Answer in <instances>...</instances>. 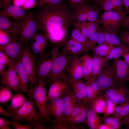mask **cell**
Segmentation results:
<instances>
[{
	"instance_id": "cell-1",
	"label": "cell",
	"mask_w": 129,
	"mask_h": 129,
	"mask_svg": "<svg viewBox=\"0 0 129 129\" xmlns=\"http://www.w3.org/2000/svg\"><path fill=\"white\" fill-rule=\"evenodd\" d=\"M38 9L34 14L38 31L44 34L55 45H63L68 38L74 22L73 13L69 7L66 5Z\"/></svg>"
},
{
	"instance_id": "cell-2",
	"label": "cell",
	"mask_w": 129,
	"mask_h": 129,
	"mask_svg": "<svg viewBox=\"0 0 129 129\" xmlns=\"http://www.w3.org/2000/svg\"><path fill=\"white\" fill-rule=\"evenodd\" d=\"M45 80L42 81L29 89L28 97L32 99L38 111L47 123H51V119L48 109Z\"/></svg>"
},
{
	"instance_id": "cell-3",
	"label": "cell",
	"mask_w": 129,
	"mask_h": 129,
	"mask_svg": "<svg viewBox=\"0 0 129 129\" xmlns=\"http://www.w3.org/2000/svg\"><path fill=\"white\" fill-rule=\"evenodd\" d=\"M35 104L32 99L29 97L27 98L24 105L19 110L10 113L12 120L25 121L32 125L33 127L42 122L46 123L39 111L36 109Z\"/></svg>"
},
{
	"instance_id": "cell-4",
	"label": "cell",
	"mask_w": 129,
	"mask_h": 129,
	"mask_svg": "<svg viewBox=\"0 0 129 129\" xmlns=\"http://www.w3.org/2000/svg\"><path fill=\"white\" fill-rule=\"evenodd\" d=\"M62 44L55 45L48 52L37 59L36 75L38 82L46 80L54 61L59 53Z\"/></svg>"
},
{
	"instance_id": "cell-5",
	"label": "cell",
	"mask_w": 129,
	"mask_h": 129,
	"mask_svg": "<svg viewBox=\"0 0 129 129\" xmlns=\"http://www.w3.org/2000/svg\"><path fill=\"white\" fill-rule=\"evenodd\" d=\"M73 9L74 22L89 21L99 22V15L102 10L100 7L84 4L76 6Z\"/></svg>"
},
{
	"instance_id": "cell-6",
	"label": "cell",
	"mask_w": 129,
	"mask_h": 129,
	"mask_svg": "<svg viewBox=\"0 0 129 129\" xmlns=\"http://www.w3.org/2000/svg\"><path fill=\"white\" fill-rule=\"evenodd\" d=\"M38 31L34 14L29 11L23 20L21 32L17 41L22 44H28L29 42H32Z\"/></svg>"
},
{
	"instance_id": "cell-7",
	"label": "cell",
	"mask_w": 129,
	"mask_h": 129,
	"mask_svg": "<svg viewBox=\"0 0 129 129\" xmlns=\"http://www.w3.org/2000/svg\"><path fill=\"white\" fill-rule=\"evenodd\" d=\"M73 57L65 53L61 49L54 60L46 81L51 83L54 79L60 77L71 60Z\"/></svg>"
},
{
	"instance_id": "cell-8",
	"label": "cell",
	"mask_w": 129,
	"mask_h": 129,
	"mask_svg": "<svg viewBox=\"0 0 129 129\" xmlns=\"http://www.w3.org/2000/svg\"><path fill=\"white\" fill-rule=\"evenodd\" d=\"M37 59L35 54L30 48L25 46L21 55L22 62L28 75L30 88L38 83L36 75Z\"/></svg>"
},
{
	"instance_id": "cell-9",
	"label": "cell",
	"mask_w": 129,
	"mask_h": 129,
	"mask_svg": "<svg viewBox=\"0 0 129 129\" xmlns=\"http://www.w3.org/2000/svg\"><path fill=\"white\" fill-rule=\"evenodd\" d=\"M103 91L102 96L116 105L123 104L129 100V90L125 82L118 84Z\"/></svg>"
},
{
	"instance_id": "cell-10",
	"label": "cell",
	"mask_w": 129,
	"mask_h": 129,
	"mask_svg": "<svg viewBox=\"0 0 129 129\" xmlns=\"http://www.w3.org/2000/svg\"><path fill=\"white\" fill-rule=\"evenodd\" d=\"M122 19L118 13L112 11H104L99 18V22L105 30L118 34L121 27Z\"/></svg>"
},
{
	"instance_id": "cell-11",
	"label": "cell",
	"mask_w": 129,
	"mask_h": 129,
	"mask_svg": "<svg viewBox=\"0 0 129 129\" xmlns=\"http://www.w3.org/2000/svg\"><path fill=\"white\" fill-rule=\"evenodd\" d=\"M107 62L95 79L102 92L106 89L118 84L116 81L113 72L112 64Z\"/></svg>"
},
{
	"instance_id": "cell-12",
	"label": "cell",
	"mask_w": 129,
	"mask_h": 129,
	"mask_svg": "<svg viewBox=\"0 0 129 129\" xmlns=\"http://www.w3.org/2000/svg\"><path fill=\"white\" fill-rule=\"evenodd\" d=\"M71 88L70 84L66 80L61 77L54 79L47 94L48 102L61 97Z\"/></svg>"
},
{
	"instance_id": "cell-13",
	"label": "cell",
	"mask_w": 129,
	"mask_h": 129,
	"mask_svg": "<svg viewBox=\"0 0 129 129\" xmlns=\"http://www.w3.org/2000/svg\"><path fill=\"white\" fill-rule=\"evenodd\" d=\"M0 86L8 87L16 93L22 91L18 79L14 64L9 67L7 72L0 75Z\"/></svg>"
},
{
	"instance_id": "cell-14",
	"label": "cell",
	"mask_w": 129,
	"mask_h": 129,
	"mask_svg": "<svg viewBox=\"0 0 129 129\" xmlns=\"http://www.w3.org/2000/svg\"><path fill=\"white\" fill-rule=\"evenodd\" d=\"M23 20H15L0 16V28L6 31L16 41L20 35Z\"/></svg>"
},
{
	"instance_id": "cell-15",
	"label": "cell",
	"mask_w": 129,
	"mask_h": 129,
	"mask_svg": "<svg viewBox=\"0 0 129 129\" xmlns=\"http://www.w3.org/2000/svg\"><path fill=\"white\" fill-rule=\"evenodd\" d=\"M113 72L118 84L129 81V64L124 60L117 58L113 59L112 64Z\"/></svg>"
},
{
	"instance_id": "cell-16",
	"label": "cell",
	"mask_w": 129,
	"mask_h": 129,
	"mask_svg": "<svg viewBox=\"0 0 129 129\" xmlns=\"http://www.w3.org/2000/svg\"><path fill=\"white\" fill-rule=\"evenodd\" d=\"M73 26L79 30L87 39L94 34L101 31L103 28L99 22L89 21L74 22Z\"/></svg>"
},
{
	"instance_id": "cell-17",
	"label": "cell",
	"mask_w": 129,
	"mask_h": 129,
	"mask_svg": "<svg viewBox=\"0 0 129 129\" xmlns=\"http://www.w3.org/2000/svg\"><path fill=\"white\" fill-rule=\"evenodd\" d=\"M50 116L54 118V123L57 126L61 123L63 115V104L61 97L48 102Z\"/></svg>"
},
{
	"instance_id": "cell-18",
	"label": "cell",
	"mask_w": 129,
	"mask_h": 129,
	"mask_svg": "<svg viewBox=\"0 0 129 129\" xmlns=\"http://www.w3.org/2000/svg\"><path fill=\"white\" fill-rule=\"evenodd\" d=\"M14 66L22 90L28 95L29 91V77L22 65L21 55L15 61Z\"/></svg>"
},
{
	"instance_id": "cell-19",
	"label": "cell",
	"mask_w": 129,
	"mask_h": 129,
	"mask_svg": "<svg viewBox=\"0 0 129 129\" xmlns=\"http://www.w3.org/2000/svg\"><path fill=\"white\" fill-rule=\"evenodd\" d=\"M24 47L22 44L14 40L6 45H0V51L6 54L14 61L22 55Z\"/></svg>"
},
{
	"instance_id": "cell-20",
	"label": "cell",
	"mask_w": 129,
	"mask_h": 129,
	"mask_svg": "<svg viewBox=\"0 0 129 129\" xmlns=\"http://www.w3.org/2000/svg\"><path fill=\"white\" fill-rule=\"evenodd\" d=\"M27 13L21 7L13 5L3 8L0 11V16L8 17L15 20H23Z\"/></svg>"
},
{
	"instance_id": "cell-21",
	"label": "cell",
	"mask_w": 129,
	"mask_h": 129,
	"mask_svg": "<svg viewBox=\"0 0 129 129\" xmlns=\"http://www.w3.org/2000/svg\"><path fill=\"white\" fill-rule=\"evenodd\" d=\"M48 40L44 34L40 32L37 33L31 42L30 48L34 54L41 56L45 53Z\"/></svg>"
},
{
	"instance_id": "cell-22",
	"label": "cell",
	"mask_w": 129,
	"mask_h": 129,
	"mask_svg": "<svg viewBox=\"0 0 129 129\" xmlns=\"http://www.w3.org/2000/svg\"><path fill=\"white\" fill-rule=\"evenodd\" d=\"M67 75L71 78L80 80L83 76L82 68L78 55H75L66 68Z\"/></svg>"
},
{
	"instance_id": "cell-23",
	"label": "cell",
	"mask_w": 129,
	"mask_h": 129,
	"mask_svg": "<svg viewBox=\"0 0 129 129\" xmlns=\"http://www.w3.org/2000/svg\"><path fill=\"white\" fill-rule=\"evenodd\" d=\"M61 97L63 102V117L70 114L80 102L77 100L71 90Z\"/></svg>"
},
{
	"instance_id": "cell-24",
	"label": "cell",
	"mask_w": 129,
	"mask_h": 129,
	"mask_svg": "<svg viewBox=\"0 0 129 129\" xmlns=\"http://www.w3.org/2000/svg\"><path fill=\"white\" fill-rule=\"evenodd\" d=\"M86 123L90 129H99L102 119L92 108L90 103H86Z\"/></svg>"
},
{
	"instance_id": "cell-25",
	"label": "cell",
	"mask_w": 129,
	"mask_h": 129,
	"mask_svg": "<svg viewBox=\"0 0 129 129\" xmlns=\"http://www.w3.org/2000/svg\"><path fill=\"white\" fill-rule=\"evenodd\" d=\"M62 45L61 49L69 55H78L83 54L82 44L71 38L66 39Z\"/></svg>"
},
{
	"instance_id": "cell-26",
	"label": "cell",
	"mask_w": 129,
	"mask_h": 129,
	"mask_svg": "<svg viewBox=\"0 0 129 129\" xmlns=\"http://www.w3.org/2000/svg\"><path fill=\"white\" fill-rule=\"evenodd\" d=\"M123 0H105L100 7L102 10L112 11L119 13L122 20L124 13Z\"/></svg>"
},
{
	"instance_id": "cell-27",
	"label": "cell",
	"mask_w": 129,
	"mask_h": 129,
	"mask_svg": "<svg viewBox=\"0 0 129 129\" xmlns=\"http://www.w3.org/2000/svg\"><path fill=\"white\" fill-rule=\"evenodd\" d=\"M104 36L102 31L97 32L90 36L82 45L83 54L92 50L96 44L100 45L105 42Z\"/></svg>"
},
{
	"instance_id": "cell-28",
	"label": "cell",
	"mask_w": 129,
	"mask_h": 129,
	"mask_svg": "<svg viewBox=\"0 0 129 129\" xmlns=\"http://www.w3.org/2000/svg\"><path fill=\"white\" fill-rule=\"evenodd\" d=\"M92 59L91 56L86 54L79 58L83 71V78L87 81L91 78Z\"/></svg>"
},
{
	"instance_id": "cell-29",
	"label": "cell",
	"mask_w": 129,
	"mask_h": 129,
	"mask_svg": "<svg viewBox=\"0 0 129 129\" xmlns=\"http://www.w3.org/2000/svg\"><path fill=\"white\" fill-rule=\"evenodd\" d=\"M108 61L105 57L94 55L92 59L91 79H95Z\"/></svg>"
},
{
	"instance_id": "cell-30",
	"label": "cell",
	"mask_w": 129,
	"mask_h": 129,
	"mask_svg": "<svg viewBox=\"0 0 129 129\" xmlns=\"http://www.w3.org/2000/svg\"><path fill=\"white\" fill-rule=\"evenodd\" d=\"M60 77L66 80L69 82L72 89H75L80 91L83 94L85 102H86V84L80 80H75L71 78L65 72L62 74Z\"/></svg>"
},
{
	"instance_id": "cell-31",
	"label": "cell",
	"mask_w": 129,
	"mask_h": 129,
	"mask_svg": "<svg viewBox=\"0 0 129 129\" xmlns=\"http://www.w3.org/2000/svg\"><path fill=\"white\" fill-rule=\"evenodd\" d=\"M27 98L20 93L13 96L10 104L7 107V111L9 113L17 111L19 110L24 105Z\"/></svg>"
},
{
	"instance_id": "cell-32",
	"label": "cell",
	"mask_w": 129,
	"mask_h": 129,
	"mask_svg": "<svg viewBox=\"0 0 129 129\" xmlns=\"http://www.w3.org/2000/svg\"><path fill=\"white\" fill-rule=\"evenodd\" d=\"M129 52V46L124 45L113 48L109 53L105 56L108 60L119 58Z\"/></svg>"
},
{
	"instance_id": "cell-33",
	"label": "cell",
	"mask_w": 129,
	"mask_h": 129,
	"mask_svg": "<svg viewBox=\"0 0 129 129\" xmlns=\"http://www.w3.org/2000/svg\"><path fill=\"white\" fill-rule=\"evenodd\" d=\"M102 32L103 34L105 41L114 46L124 45L121 41L117 34L106 30L103 28Z\"/></svg>"
},
{
	"instance_id": "cell-34",
	"label": "cell",
	"mask_w": 129,
	"mask_h": 129,
	"mask_svg": "<svg viewBox=\"0 0 129 129\" xmlns=\"http://www.w3.org/2000/svg\"><path fill=\"white\" fill-rule=\"evenodd\" d=\"M114 47L113 45L105 41L102 44L95 46L92 50L94 55L105 57L109 53Z\"/></svg>"
},
{
	"instance_id": "cell-35",
	"label": "cell",
	"mask_w": 129,
	"mask_h": 129,
	"mask_svg": "<svg viewBox=\"0 0 129 129\" xmlns=\"http://www.w3.org/2000/svg\"><path fill=\"white\" fill-rule=\"evenodd\" d=\"M86 103L84 104L79 113L70 123L69 124L65 125L66 126H65L67 127V128H74L77 124L86 123Z\"/></svg>"
},
{
	"instance_id": "cell-36",
	"label": "cell",
	"mask_w": 129,
	"mask_h": 129,
	"mask_svg": "<svg viewBox=\"0 0 129 129\" xmlns=\"http://www.w3.org/2000/svg\"><path fill=\"white\" fill-rule=\"evenodd\" d=\"M93 109L97 113H104L107 105L105 98L102 96L96 97L90 103Z\"/></svg>"
},
{
	"instance_id": "cell-37",
	"label": "cell",
	"mask_w": 129,
	"mask_h": 129,
	"mask_svg": "<svg viewBox=\"0 0 129 129\" xmlns=\"http://www.w3.org/2000/svg\"><path fill=\"white\" fill-rule=\"evenodd\" d=\"M85 103L82 102H79L74 109L70 114L62 117L60 124H69L78 114Z\"/></svg>"
},
{
	"instance_id": "cell-38",
	"label": "cell",
	"mask_w": 129,
	"mask_h": 129,
	"mask_svg": "<svg viewBox=\"0 0 129 129\" xmlns=\"http://www.w3.org/2000/svg\"><path fill=\"white\" fill-rule=\"evenodd\" d=\"M10 88L4 86H0V103H4L11 100L13 95Z\"/></svg>"
},
{
	"instance_id": "cell-39",
	"label": "cell",
	"mask_w": 129,
	"mask_h": 129,
	"mask_svg": "<svg viewBox=\"0 0 129 129\" xmlns=\"http://www.w3.org/2000/svg\"><path fill=\"white\" fill-rule=\"evenodd\" d=\"M67 5L63 0H38L36 7L40 8L45 6H57Z\"/></svg>"
},
{
	"instance_id": "cell-40",
	"label": "cell",
	"mask_w": 129,
	"mask_h": 129,
	"mask_svg": "<svg viewBox=\"0 0 129 129\" xmlns=\"http://www.w3.org/2000/svg\"><path fill=\"white\" fill-rule=\"evenodd\" d=\"M70 38L83 45L87 39L78 29L74 27L71 31Z\"/></svg>"
},
{
	"instance_id": "cell-41",
	"label": "cell",
	"mask_w": 129,
	"mask_h": 129,
	"mask_svg": "<svg viewBox=\"0 0 129 129\" xmlns=\"http://www.w3.org/2000/svg\"><path fill=\"white\" fill-rule=\"evenodd\" d=\"M14 40L7 32L0 28V45H6Z\"/></svg>"
},
{
	"instance_id": "cell-42",
	"label": "cell",
	"mask_w": 129,
	"mask_h": 129,
	"mask_svg": "<svg viewBox=\"0 0 129 129\" xmlns=\"http://www.w3.org/2000/svg\"><path fill=\"white\" fill-rule=\"evenodd\" d=\"M15 61H13L8 55L0 51V64L9 67L14 64Z\"/></svg>"
},
{
	"instance_id": "cell-43",
	"label": "cell",
	"mask_w": 129,
	"mask_h": 129,
	"mask_svg": "<svg viewBox=\"0 0 129 129\" xmlns=\"http://www.w3.org/2000/svg\"><path fill=\"white\" fill-rule=\"evenodd\" d=\"M105 98L106 102L107 105L104 113L103 117H106L111 114H113L116 104L109 100Z\"/></svg>"
},
{
	"instance_id": "cell-44",
	"label": "cell",
	"mask_w": 129,
	"mask_h": 129,
	"mask_svg": "<svg viewBox=\"0 0 129 129\" xmlns=\"http://www.w3.org/2000/svg\"><path fill=\"white\" fill-rule=\"evenodd\" d=\"M86 102L90 103L95 98L90 84L89 80L86 84Z\"/></svg>"
},
{
	"instance_id": "cell-45",
	"label": "cell",
	"mask_w": 129,
	"mask_h": 129,
	"mask_svg": "<svg viewBox=\"0 0 129 129\" xmlns=\"http://www.w3.org/2000/svg\"><path fill=\"white\" fill-rule=\"evenodd\" d=\"M113 119L112 123L110 126L111 129H118L120 128L122 125L123 118L118 116L113 115Z\"/></svg>"
},
{
	"instance_id": "cell-46",
	"label": "cell",
	"mask_w": 129,
	"mask_h": 129,
	"mask_svg": "<svg viewBox=\"0 0 129 129\" xmlns=\"http://www.w3.org/2000/svg\"><path fill=\"white\" fill-rule=\"evenodd\" d=\"M129 116V100L124 103L123 107L119 113L118 115L115 116L124 118H127Z\"/></svg>"
},
{
	"instance_id": "cell-47",
	"label": "cell",
	"mask_w": 129,
	"mask_h": 129,
	"mask_svg": "<svg viewBox=\"0 0 129 129\" xmlns=\"http://www.w3.org/2000/svg\"><path fill=\"white\" fill-rule=\"evenodd\" d=\"M19 121L12 120L11 125L14 129H31L33 128L32 125L29 124H22Z\"/></svg>"
},
{
	"instance_id": "cell-48",
	"label": "cell",
	"mask_w": 129,
	"mask_h": 129,
	"mask_svg": "<svg viewBox=\"0 0 129 129\" xmlns=\"http://www.w3.org/2000/svg\"><path fill=\"white\" fill-rule=\"evenodd\" d=\"M118 35L121 42L125 45L129 46V31H122Z\"/></svg>"
},
{
	"instance_id": "cell-49",
	"label": "cell",
	"mask_w": 129,
	"mask_h": 129,
	"mask_svg": "<svg viewBox=\"0 0 129 129\" xmlns=\"http://www.w3.org/2000/svg\"><path fill=\"white\" fill-rule=\"evenodd\" d=\"M90 85L96 97L100 96L102 92L96 83L95 79L89 80Z\"/></svg>"
},
{
	"instance_id": "cell-50",
	"label": "cell",
	"mask_w": 129,
	"mask_h": 129,
	"mask_svg": "<svg viewBox=\"0 0 129 129\" xmlns=\"http://www.w3.org/2000/svg\"><path fill=\"white\" fill-rule=\"evenodd\" d=\"M69 2V7L73 9L76 6L79 5L86 4H89L90 0H68Z\"/></svg>"
},
{
	"instance_id": "cell-51",
	"label": "cell",
	"mask_w": 129,
	"mask_h": 129,
	"mask_svg": "<svg viewBox=\"0 0 129 129\" xmlns=\"http://www.w3.org/2000/svg\"><path fill=\"white\" fill-rule=\"evenodd\" d=\"M37 3L36 0H26L24 4L21 7L24 10L36 7Z\"/></svg>"
},
{
	"instance_id": "cell-52",
	"label": "cell",
	"mask_w": 129,
	"mask_h": 129,
	"mask_svg": "<svg viewBox=\"0 0 129 129\" xmlns=\"http://www.w3.org/2000/svg\"><path fill=\"white\" fill-rule=\"evenodd\" d=\"M12 124V122L9 121L5 118L0 117V129H11L9 125Z\"/></svg>"
},
{
	"instance_id": "cell-53",
	"label": "cell",
	"mask_w": 129,
	"mask_h": 129,
	"mask_svg": "<svg viewBox=\"0 0 129 129\" xmlns=\"http://www.w3.org/2000/svg\"><path fill=\"white\" fill-rule=\"evenodd\" d=\"M121 27L125 30H129V14L122 20Z\"/></svg>"
},
{
	"instance_id": "cell-54",
	"label": "cell",
	"mask_w": 129,
	"mask_h": 129,
	"mask_svg": "<svg viewBox=\"0 0 129 129\" xmlns=\"http://www.w3.org/2000/svg\"><path fill=\"white\" fill-rule=\"evenodd\" d=\"M124 6V13L123 18L126 16L128 13L129 12V0H123Z\"/></svg>"
},
{
	"instance_id": "cell-55",
	"label": "cell",
	"mask_w": 129,
	"mask_h": 129,
	"mask_svg": "<svg viewBox=\"0 0 129 129\" xmlns=\"http://www.w3.org/2000/svg\"><path fill=\"white\" fill-rule=\"evenodd\" d=\"M13 0H3L0 2V7L4 8L11 5Z\"/></svg>"
},
{
	"instance_id": "cell-56",
	"label": "cell",
	"mask_w": 129,
	"mask_h": 129,
	"mask_svg": "<svg viewBox=\"0 0 129 129\" xmlns=\"http://www.w3.org/2000/svg\"><path fill=\"white\" fill-rule=\"evenodd\" d=\"M0 114L7 118H9L11 116V114L9 113L3 108L0 104Z\"/></svg>"
},
{
	"instance_id": "cell-57",
	"label": "cell",
	"mask_w": 129,
	"mask_h": 129,
	"mask_svg": "<svg viewBox=\"0 0 129 129\" xmlns=\"http://www.w3.org/2000/svg\"><path fill=\"white\" fill-rule=\"evenodd\" d=\"M124 103L120 104V105L115 107L113 114V115H118L120 112L123 105Z\"/></svg>"
},
{
	"instance_id": "cell-58",
	"label": "cell",
	"mask_w": 129,
	"mask_h": 129,
	"mask_svg": "<svg viewBox=\"0 0 129 129\" xmlns=\"http://www.w3.org/2000/svg\"><path fill=\"white\" fill-rule=\"evenodd\" d=\"M26 0H13V5L21 7L25 3Z\"/></svg>"
},
{
	"instance_id": "cell-59",
	"label": "cell",
	"mask_w": 129,
	"mask_h": 129,
	"mask_svg": "<svg viewBox=\"0 0 129 129\" xmlns=\"http://www.w3.org/2000/svg\"><path fill=\"white\" fill-rule=\"evenodd\" d=\"M6 66L0 64V75H4L7 72Z\"/></svg>"
},
{
	"instance_id": "cell-60",
	"label": "cell",
	"mask_w": 129,
	"mask_h": 129,
	"mask_svg": "<svg viewBox=\"0 0 129 129\" xmlns=\"http://www.w3.org/2000/svg\"><path fill=\"white\" fill-rule=\"evenodd\" d=\"M122 123V125H126L129 128V116L127 118H123Z\"/></svg>"
},
{
	"instance_id": "cell-61",
	"label": "cell",
	"mask_w": 129,
	"mask_h": 129,
	"mask_svg": "<svg viewBox=\"0 0 129 129\" xmlns=\"http://www.w3.org/2000/svg\"><path fill=\"white\" fill-rule=\"evenodd\" d=\"M105 0H94L95 5L100 7Z\"/></svg>"
},
{
	"instance_id": "cell-62",
	"label": "cell",
	"mask_w": 129,
	"mask_h": 129,
	"mask_svg": "<svg viewBox=\"0 0 129 129\" xmlns=\"http://www.w3.org/2000/svg\"><path fill=\"white\" fill-rule=\"evenodd\" d=\"M100 129H110V128L109 126L104 124H102L101 125L99 128Z\"/></svg>"
},
{
	"instance_id": "cell-63",
	"label": "cell",
	"mask_w": 129,
	"mask_h": 129,
	"mask_svg": "<svg viewBox=\"0 0 129 129\" xmlns=\"http://www.w3.org/2000/svg\"><path fill=\"white\" fill-rule=\"evenodd\" d=\"M36 0L37 1V0Z\"/></svg>"
},
{
	"instance_id": "cell-64",
	"label": "cell",
	"mask_w": 129,
	"mask_h": 129,
	"mask_svg": "<svg viewBox=\"0 0 129 129\" xmlns=\"http://www.w3.org/2000/svg\"></svg>"
}]
</instances>
